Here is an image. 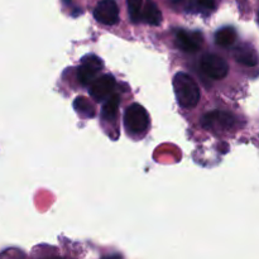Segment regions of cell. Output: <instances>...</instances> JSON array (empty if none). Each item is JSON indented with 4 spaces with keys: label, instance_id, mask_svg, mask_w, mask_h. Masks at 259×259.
I'll return each mask as SVG.
<instances>
[{
    "label": "cell",
    "instance_id": "obj_1",
    "mask_svg": "<svg viewBox=\"0 0 259 259\" xmlns=\"http://www.w3.org/2000/svg\"><path fill=\"white\" fill-rule=\"evenodd\" d=\"M177 103L185 109H192L200 101V88L194 77L186 72H177L174 77Z\"/></svg>",
    "mask_w": 259,
    "mask_h": 259
},
{
    "label": "cell",
    "instance_id": "obj_2",
    "mask_svg": "<svg viewBox=\"0 0 259 259\" xmlns=\"http://www.w3.org/2000/svg\"><path fill=\"white\" fill-rule=\"evenodd\" d=\"M124 125L132 134H141L149 125V115L141 104H132L124 114Z\"/></svg>",
    "mask_w": 259,
    "mask_h": 259
},
{
    "label": "cell",
    "instance_id": "obj_3",
    "mask_svg": "<svg viewBox=\"0 0 259 259\" xmlns=\"http://www.w3.org/2000/svg\"><path fill=\"white\" fill-rule=\"evenodd\" d=\"M200 67L204 75H206L209 78L212 80H222L227 77L229 72V65L227 61L219 55H211L207 53L200 61Z\"/></svg>",
    "mask_w": 259,
    "mask_h": 259
},
{
    "label": "cell",
    "instance_id": "obj_4",
    "mask_svg": "<svg viewBox=\"0 0 259 259\" xmlns=\"http://www.w3.org/2000/svg\"><path fill=\"white\" fill-rule=\"evenodd\" d=\"M103 70V61L95 55H88L81 61L77 77L82 85H90L100 71Z\"/></svg>",
    "mask_w": 259,
    "mask_h": 259
},
{
    "label": "cell",
    "instance_id": "obj_5",
    "mask_svg": "<svg viewBox=\"0 0 259 259\" xmlns=\"http://www.w3.org/2000/svg\"><path fill=\"white\" fill-rule=\"evenodd\" d=\"M94 17L104 25H114L119 20V8L114 0H101L94 10Z\"/></svg>",
    "mask_w": 259,
    "mask_h": 259
},
{
    "label": "cell",
    "instance_id": "obj_6",
    "mask_svg": "<svg viewBox=\"0 0 259 259\" xmlns=\"http://www.w3.org/2000/svg\"><path fill=\"white\" fill-rule=\"evenodd\" d=\"M115 89V78L111 75H104L93 81L89 88L90 96L96 101H101L109 98Z\"/></svg>",
    "mask_w": 259,
    "mask_h": 259
},
{
    "label": "cell",
    "instance_id": "obj_7",
    "mask_svg": "<svg viewBox=\"0 0 259 259\" xmlns=\"http://www.w3.org/2000/svg\"><path fill=\"white\" fill-rule=\"evenodd\" d=\"M202 34L199 32L179 30L176 34V46L187 53H195L200 51L202 46Z\"/></svg>",
    "mask_w": 259,
    "mask_h": 259
},
{
    "label": "cell",
    "instance_id": "obj_8",
    "mask_svg": "<svg viewBox=\"0 0 259 259\" xmlns=\"http://www.w3.org/2000/svg\"><path fill=\"white\" fill-rule=\"evenodd\" d=\"M233 124H234V116L225 111H210L202 118V126L206 129L219 128L225 131L232 128Z\"/></svg>",
    "mask_w": 259,
    "mask_h": 259
},
{
    "label": "cell",
    "instance_id": "obj_9",
    "mask_svg": "<svg viewBox=\"0 0 259 259\" xmlns=\"http://www.w3.org/2000/svg\"><path fill=\"white\" fill-rule=\"evenodd\" d=\"M234 57L242 65L253 67L258 63V55L254 48L249 45H240L235 48Z\"/></svg>",
    "mask_w": 259,
    "mask_h": 259
},
{
    "label": "cell",
    "instance_id": "obj_10",
    "mask_svg": "<svg viewBox=\"0 0 259 259\" xmlns=\"http://www.w3.org/2000/svg\"><path fill=\"white\" fill-rule=\"evenodd\" d=\"M142 19L151 25H159L162 23V13L157 4L152 0H147L142 10Z\"/></svg>",
    "mask_w": 259,
    "mask_h": 259
},
{
    "label": "cell",
    "instance_id": "obj_11",
    "mask_svg": "<svg viewBox=\"0 0 259 259\" xmlns=\"http://www.w3.org/2000/svg\"><path fill=\"white\" fill-rule=\"evenodd\" d=\"M237 39V32L233 27H224L215 33V42L220 47H230Z\"/></svg>",
    "mask_w": 259,
    "mask_h": 259
},
{
    "label": "cell",
    "instance_id": "obj_12",
    "mask_svg": "<svg viewBox=\"0 0 259 259\" xmlns=\"http://www.w3.org/2000/svg\"><path fill=\"white\" fill-rule=\"evenodd\" d=\"M119 103H120V99H119L118 94H111L109 96L108 101L104 104L103 110H101V116H103L104 120H114L118 114L119 109Z\"/></svg>",
    "mask_w": 259,
    "mask_h": 259
},
{
    "label": "cell",
    "instance_id": "obj_13",
    "mask_svg": "<svg viewBox=\"0 0 259 259\" xmlns=\"http://www.w3.org/2000/svg\"><path fill=\"white\" fill-rule=\"evenodd\" d=\"M73 108L77 111L80 115L85 116V118H93L95 115V108H94L93 104L90 103V100H88L83 96H78L73 101Z\"/></svg>",
    "mask_w": 259,
    "mask_h": 259
},
{
    "label": "cell",
    "instance_id": "obj_14",
    "mask_svg": "<svg viewBox=\"0 0 259 259\" xmlns=\"http://www.w3.org/2000/svg\"><path fill=\"white\" fill-rule=\"evenodd\" d=\"M142 10L143 4L142 0H128V12L133 23H139L142 19Z\"/></svg>",
    "mask_w": 259,
    "mask_h": 259
},
{
    "label": "cell",
    "instance_id": "obj_15",
    "mask_svg": "<svg viewBox=\"0 0 259 259\" xmlns=\"http://www.w3.org/2000/svg\"><path fill=\"white\" fill-rule=\"evenodd\" d=\"M197 4L204 9L212 10L215 8V0H197Z\"/></svg>",
    "mask_w": 259,
    "mask_h": 259
},
{
    "label": "cell",
    "instance_id": "obj_16",
    "mask_svg": "<svg viewBox=\"0 0 259 259\" xmlns=\"http://www.w3.org/2000/svg\"><path fill=\"white\" fill-rule=\"evenodd\" d=\"M174 2H175V3H176V2H177V0H174Z\"/></svg>",
    "mask_w": 259,
    "mask_h": 259
}]
</instances>
